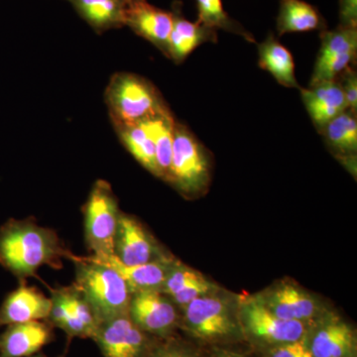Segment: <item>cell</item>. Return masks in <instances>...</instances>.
I'll list each match as a JSON object with an SVG mask.
<instances>
[{
    "label": "cell",
    "instance_id": "obj_31",
    "mask_svg": "<svg viewBox=\"0 0 357 357\" xmlns=\"http://www.w3.org/2000/svg\"><path fill=\"white\" fill-rule=\"evenodd\" d=\"M145 357H197L194 352L176 342H167L158 347H152Z\"/></svg>",
    "mask_w": 357,
    "mask_h": 357
},
{
    "label": "cell",
    "instance_id": "obj_10",
    "mask_svg": "<svg viewBox=\"0 0 357 357\" xmlns=\"http://www.w3.org/2000/svg\"><path fill=\"white\" fill-rule=\"evenodd\" d=\"M114 256L128 266L145 264L168 257L162 255L153 237L137 218L121 213L115 236Z\"/></svg>",
    "mask_w": 357,
    "mask_h": 357
},
{
    "label": "cell",
    "instance_id": "obj_35",
    "mask_svg": "<svg viewBox=\"0 0 357 357\" xmlns=\"http://www.w3.org/2000/svg\"><path fill=\"white\" fill-rule=\"evenodd\" d=\"M301 357H314L312 356V354H311V351H310V349H306V351H304V354L301 356Z\"/></svg>",
    "mask_w": 357,
    "mask_h": 357
},
{
    "label": "cell",
    "instance_id": "obj_4",
    "mask_svg": "<svg viewBox=\"0 0 357 357\" xmlns=\"http://www.w3.org/2000/svg\"><path fill=\"white\" fill-rule=\"evenodd\" d=\"M210 178V159L206 148L187 126L176 121L167 182L185 196H195L208 188Z\"/></svg>",
    "mask_w": 357,
    "mask_h": 357
},
{
    "label": "cell",
    "instance_id": "obj_15",
    "mask_svg": "<svg viewBox=\"0 0 357 357\" xmlns=\"http://www.w3.org/2000/svg\"><path fill=\"white\" fill-rule=\"evenodd\" d=\"M299 89L307 114L319 132L347 109L344 93L337 79L319 82L310 84L309 88Z\"/></svg>",
    "mask_w": 357,
    "mask_h": 357
},
{
    "label": "cell",
    "instance_id": "obj_20",
    "mask_svg": "<svg viewBox=\"0 0 357 357\" xmlns=\"http://www.w3.org/2000/svg\"><path fill=\"white\" fill-rule=\"evenodd\" d=\"M258 65L273 76L274 79L286 88L299 89L295 76V64L291 52L278 41L272 33L257 45Z\"/></svg>",
    "mask_w": 357,
    "mask_h": 357
},
{
    "label": "cell",
    "instance_id": "obj_23",
    "mask_svg": "<svg viewBox=\"0 0 357 357\" xmlns=\"http://www.w3.org/2000/svg\"><path fill=\"white\" fill-rule=\"evenodd\" d=\"M328 147L342 156H354L357 150L356 114L344 110L319 131Z\"/></svg>",
    "mask_w": 357,
    "mask_h": 357
},
{
    "label": "cell",
    "instance_id": "obj_22",
    "mask_svg": "<svg viewBox=\"0 0 357 357\" xmlns=\"http://www.w3.org/2000/svg\"><path fill=\"white\" fill-rule=\"evenodd\" d=\"M310 351L314 357H352L356 351L354 331L342 321L328 324L314 335Z\"/></svg>",
    "mask_w": 357,
    "mask_h": 357
},
{
    "label": "cell",
    "instance_id": "obj_19",
    "mask_svg": "<svg viewBox=\"0 0 357 357\" xmlns=\"http://www.w3.org/2000/svg\"><path fill=\"white\" fill-rule=\"evenodd\" d=\"M79 17L96 33L119 29L124 26L128 0H68Z\"/></svg>",
    "mask_w": 357,
    "mask_h": 357
},
{
    "label": "cell",
    "instance_id": "obj_26",
    "mask_svg": "<svg viewBox=\"0 0 357 357\" xmlns=\"http://www.w3.org/2000/svg\"><path fill=\"white\" fill-rule=\"evenodd\" d=\"M199 22L215 30L234 33L246 41L255 43V38L241 23L232 20L223 8L222 0H196Z\"/></svg>",
    "mask_w": 357,
    "mask_h": 357
},
{
    "label": "cell",
    "instance_id": "obj_16",
    "mask_svg": "<svg viewBox=\"0 0 357 357\" xmlns=\"http://www.w3.org/2000/svg\"><path fill=\"white\" fill-rule=\"evenodd\" d=\"M89 256L116 270L128 283L132 294L141 291H161L167 277L176 263L170 257H166L145 264L128 266L119 261L114 255L107 257Z\"/></svg>",
    "mask_w": 357,
    "mask_h": 357
},
{
    "label": "cell",
    "instance_id": "obj_21",
    "mask_svg": "<svg viewBox=\"0 0 357 357\" xmlns=\"http://www.w3.org/2000/svg\"><path fill=\"white\" fill-rule=\"evenodd\" d=\"M325 31L326 22L316 7L303 0H281L277 16L279 36L287 33Z\"/></svg>",
    "mask_w": 357,
    "mask_h": 357
},
{
    "label": "cell",
    "instance_id": "obj_36",
    "mask_svg": "<svg viewBox=\"0 0 357 357\" xmlns=\"http://www.w3.org/2000/svg\"><path fill=\"white\" fill-rule=\"evenodd\" d=\"M31 357H48L45 356V354H41V352H39V354H35V356H33Z\"/></svg>",
    "mask_w": 357,
    "mask_h": 357
},
{
    "label": "cell",
    "instance_id": "obj_3",
    "mask_svg": "<svg viewBox=\"0 0 357 357\" xmlns=\"http://www.w3.org/2000/svg\"><path fill=\"white\" fill-rule=\"evenodd\" d=\"M112 126L138 123L168 107L156 86L132 73H116L105 93Z\"/></svg>",
    "mask_w": 357,
    "mask_h": 357
},
{
    "label": "cell",
    "instance_id": "obj_17",
    "mask_svg": "<svg viewBox=\"0 0 357 357\" xmlns=\"http://www.w3.org/2000/svg\"><path fill=\"white\" fill-rule=\"evenodd\" d=\"M176 121L170 109L167 107L138 122L153 142L159 178L165 181H168L170 172Z\"/></svg>",
    "mask_w": 357,
    "mask_h": 357
},
{
    "label": "cell",
    "instance_id": "obj_25",
    "mask_svg": "<svg viewBox=\"0 0 357 357\" xmlns=\"http://www.w3.org/2000/svg\"><path fill=\"white\" fill-rule=\"evenodd\" d=\"M319 37L321 48L314 67L325 65L326 63L345 54L357 52V28L338 26L332 31H321Z\"/></svg>",
    "mask_w": 357,
    "mask_h": 357
},
{
    "label": "cell",
    "instance_id": "obj_12",
    "mask_svg": "<svg viewBox=\"0 0 357 357\" xmlns=\"http://www.w3.org/2000/svg\"><path fill=\"white\" fill-rule=\"evenodd\" d=\"M51 306V297H46L38 289L20 282V287L7 294L0 306V326L48 321Z\"/></svg>",
    "mask_w": 357,
    "mask_h": 357
},
{
    "label": "cell",
    "instance_id": "obj_34",
    "mask_svg": "<svg viewBox=\"0 0 357 357\" xmlns=\"http://www.w3.org/2000/svg\"><path fill=\"white\" fill-rule=\"evenodd\" d=\"M218 357H241L237 356L236 354H231V352H225V354H220Z\"/></svg>",
    "mask_w": 357,
    "mask_h": 357
},
{
    "label": "cell",
    "instance_id": "obj_5",
    "mask_svg": "<svg viewBox=\"0 0 357 357\" xmlns=\"http://www.w3.org/2000/svg\"><path fill=\"white\" fill-rule=\"evenodd\" d=\"M121 213L112 185L107 181H96L84 206V238L89 255H114L115 236Z\"/></svg>",
    "mask_w": 357,
    "mask_h": 357
},
{
    "label": "cell",
    "instance_id": "obj_33",
    "mask_svg": "<svg viewBox=\"0 0 357 357\" xmlns=\"http://www.w3.org/2000/svg\"><path fill=\"white\" fill-rule=\"evenodd\" d=\"M306 349L304 342L299 340L290 344L277 345L276 349L270 354V357H301Z\"/></svg>",
    "mask_w": 357,
    "mask_h": 357
},
{
    "label": "cell",
    "instance_id": "obj_6",
    "mask_svg": "<svg viewBox=\"0 0 357 357\" xmlns=\"http://www.w3.org/2000/svg\"><path fill=\"white\" fill-rule=\"evenodd\" d=\"M241 321L246 332L261 342L276 345L303 340L305 323L279 318L261 300H250L241 307Z\"/></svg>",
    "mask_w": 357,
    "mask_h": 357
},
{
    "label": "cell",
    "instance_id": "obj_7",
    "mask_svg": "<svg viewBox=\"0 0 357 357\" xmlns=\"http://www.w3.org/2000/svg\"><path fill=\"white\" fill-rule=\"evenodd\" d=\"M129 318L149 335L167 337L178 325L175 305L161 291H141L131 296Z\"/></svg>",
    "mask_w": 357,
    "mask_h": 357
},
{
    "label": "cell",
    "instance_id": "obj_30",
    "mask_svg": "<svg viewBox=\"0 0 357 357\" xmlns=\"http://www.w3.org/2000/svg\"><path fill=\"white\" fill-rule=\"evenodd\" d=\"M337 81L344 93L347 109L356 114L357 110V74L354 67L349 68L337 77Z\"/></svg>",
    "mask_w": 357,
    "mask_h": 357
},
{
    "label": "cell",
    "instance_id": "obj_11",
    "mask_svg": "<svg viewBox=\"0 0 357 357\" xmlns=\"http://www.w3.org/2000/svg\"><path fill=\"white\" fill-rule=\"evenodd\" d=\"M124 26H128L136 35L147 40L167 56L173 27L171 11L152 6L147 0H128Z\"/></svg>",
    "mask_w": 357,
    "mask_h": 357
},
{
    "label": "cell",
    "instance_id": "obj_18",
    "mask_svg": "<svg viewBox=\"0 0 357 357\" xmlns=\"http://www.w3.org/2000/svg\"><path fill=\"white\" fill-rule=\"evenodd\" d=\"M263 304L279 318L303 323L311 319L318 311L311 296L290 284L277 288Z\"/></svg>",
    "mask_w": 357,
    "mask_h": 357
},
{
    "label": "cell",
    "instance_id": "obj_9",
    "mask_svg": "<svg viewBox=\"0 0 357 357\" xmlns=\"http://www.w3.org/2000/svg\"><path fill=\"white\" fill-rule=\"evenodd\" d=\"M93 340L103 357H145L153 347L128 314L103 321Z\"/></svg>",
    "mask_w": 357,
    "mask_h": 357
},
{
    "label": "cell",
    "instance_id": "obj_2",
    "mask_svg": "<svg viewBox=\"0 0 357 357\" xmlns=\"http://www.w3.org/2000/svg\"><path fill=\"white\" fill-rule=\"evenodd\" d=\"M68 259L75 265L74 285L89 301L100 324L128 314L132 292L116 270L89 255L70 253Z\"/></svg>",
    "mask_w": 357,
    "mask_h": 357
},
{
    "label": "cell",
    "instance_id": "obj_8",
    "mask_svg": "<svg viewBox=\"0 0 357 357\" xmlns=\"http://www.w3.org/2000/svg\"><path fill=\"white\" fill-rule=\"evenodd\" d=\"M184 325L194 337L204 340H222L236 330L227 302L206 295L184 307Z\"/></svg>",
    "mask_w": 357,
    "mask_h": 357
},
{
    "label": "cell",
    "instance_id": "obj_13",
    "mask_svg": "<svg viewBox=\"0 0 357 357\" xmlns=\"http://www.w3.org/2000/svg\"><path fill=\"white\" fill-rule=\"evenodd\" d=\"M49 321H32L7 326L0 335V357H31L54 340Z\"/></svg>",
    "mask_w": 357,
    "mask_h": 357
},
{
    "label": "cell",
    "instance_id": "obj_28",
    "mask_svg": "<svg viewBox=\"0 0 357 357\" xmlns=\"http://www.w3.org/2000/svg\"><path fill=\"white\" fill-rule=\"evenodd\" d=\"M51 300L52 306L48 321L52 326L60 328L70 337L91 338V333L86 326L75 318L55 290L52 291Z\"/></svg>",
    "mask_w": 357,
    "mask_h": 357
},
{
    "label": "cell",
    "instance_id": "obj_29",
    "mask_svg": "<svg viewBox=\"0 0 357 357\" xmlns=\"http://www.w3.org/2000/svg\"><path fill=\"white\" fill-rule=\"evenodd\" d=\"M211 289H213V285L210 282L206 281L204 277H201L198 280L188 284L185 288L175 294L172 297V301L178 306L184 307L192 301L210 293Z\"/></svg>",
    "mask_w": 357,
    "mask_h": 357
},
{
    "label": "cell",
    "instance_id": "obj_1",
    "mask_svg": "<svg viewBox=\"0 0 357 357\" xmlns=\"http://www.w3.org/2000/svg\"><path fill=\"white\" fill-rule=\"evenodd\" d=\"M70 255L55 230L34 220H9L0 227V265L20 282L42 266L60 269Z\"/></svg>",
    "mask_w": 357,
    "mask_h": 357
},
{
    "label": "cell",
    "instance_id": "obj_32",
    "mask_svg": "<svg viewBox=\"0 0 357 357\" xmlns=\"http://www.w3.org/2000/svg\"><path fill=\"white\" fill-rule=\"evenodd\" d=\"M340 25L344 28H357V0H340Z\"/></svg>",
    "mask_w": 357,
    "mask_h": 357
},
{
    "label": "cell",
    "instance_id": "obj_27",
    "mask_svg": "<svg viewBox=\"0 0 357 357\" xmlns=\"http://www.w3.org/2000/svg\"><path fill=\"white\" fill-rule=\"evenodd\" d=\"M55 291L64 301L68 309L74 314L75 318L79 319L86 326V330L91 333V340H93L98 332L100 323L93 307L86 299L84 294L74 284L66 286V287L55 289Z\"/></svg>",
    "mask_w": 357,
    "mask_h": 357
},
{
    "label": "cell",
    "instance_id": "obj_14",
    "mask_svg": "<svg viewBox=\"0 0 357 357\" xmlns=\"http://www.w3.org/2000/svg\"><path fill=\"white\" fill-rule=\"evenodd\" d=\"M173 27L169 38L168 53L176 64H182L198 47L206 42L217 43L218 30L203 23L192 22L183 15L182 2L172 4Z\"/></svg>",
    "mask_w": 357,
    "mask_h": 357
},
{
    "label": "cell",
    "instance_id": "obj_24",
    "mask_svg": "<svg viewBox=\"0 0 357 357\" xmlns=\"http://www.w3.org/2000/svg\"><path fill=\"white\" fill-rule=\"evenodd\" d=\"M114 128L122 145L132 155L136 161L150 173L159 177L153 142L146 131L141 128L140 124H121L114 126Z\"/></svg>",
    "mask_w": 357,
    "mask_h": 357
}]
</instances>
